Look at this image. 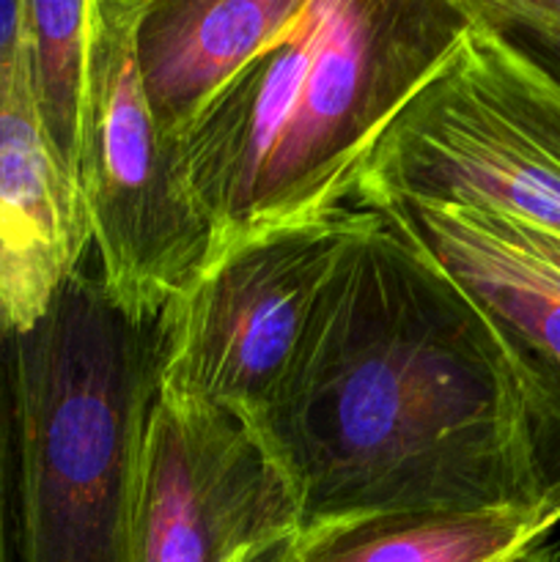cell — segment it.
<instances>
[{
    "label": "cell",
    "mask_w": 560,
    "mask_h": 562,
    "mask_svg": "<svg viewBox=\"0 0 560 562\" xmlns=\"http://www.w3.org/2000/svg\"><path fill=\"white\" fill-rule=\"evenodd\" d=\"M305 0H146L135 55L159 132L179 140L242 69L278 44Z\"/></svg>",
    "instance_id": "9"
},
{
    "label": "cell",
    "mask_w": 560,
    "mask_h": 562,
    "mask_svg": "<svg viewBox=\"0 0 560 562\" xmlns=\"http://www.w3.org/2000/svg\"><path fill=\"white\" fill-rule=\"evenodd\" d=\"M497 3L511 14L560 27V0H497Z\"/></svg>",
    "instance_id": "16"
},
{
    "label": "cell",
    "mask_w": 560,
    "mask_h": 562,
    "mask_svg": "<svg viewBox=\"0 0 560 562\" xmlns=\"http://www.w3.org/2000/svg\"><path fill=\"white\" fill-rule=\"evenodd\" d=\"M91 250L77 181L38 126L25 77L0 91V346L42 322Z\"/></svg>",
    "instance_id": "8"
},
{
    "label": "cell",
    "mask_w": 560,
    "mask_h": 562,
    "mask_svg": "<svg viewBox=\"0 0 560 562\" xmlns=\"http://www.w3.org/2000/svg\"><path fill=\"white\" fill-rule=\"evenodd\" d=\"M91 9L93 0H25L27 88L33 113L71 179L77 176L86 108Z\"/></svg>",
    "instance_id": "12"
},
{
    "label": "cell",
    "mask_w": 560,
    "mask_h": 562,
    "mask_svg": "<svg viewBox=\"0 0 560 562\" xmlns=\"http://www.w3.org/2000/svg\"><path fill=\"white\" fill-rule=\"evenodd\" d=\"M250 428L294 492L300 530L549 492L508 346L395 212H377L338 258Z\"/></svg>",
    "instance_id": "1"
},
{
    "label": "cell",
    "mask_w": 560,
    "mask_h": 562,
    "mask_svg": "<svg viewBox=\"0 0 560 562\" xmlns=\"http://www.w3.org/2000/svg\"><path fill=\"white\" fill-rule=\"evenodd\" d=\"M475 14L492 22L497 31H503L527 58L541 66L549 77L560 86V27L547 22L527 20V16L511 14L497 0H470Z\"/></svg>",
    "instance_id": "13"
},
{
    "label": "cell",
    "mask_w": 560,
    "mask_h": 562,
    "mask_svg": "<svg viewBox=\"0 0 560 562\" xmlns=\"http://www.w3.org/2000/svg\"><path fill=\"white\" fill-rule=\"evenodd\" d=\"M481 302L519 373L538 467L560 488V296L461 228L443 206L390 209Z\"/></svg>",
    "instance_id": "10"
},
{
    "label": "cell",
    "mask_w": 560,
    "mask_h": 562,
    "mask_svg": "<svg viewBox=\"0 0 560 562\" xmlns=\"http://www.w3.org/2000/svg\"><path fill=\"white\" fill-rule=\"evenodd\" d=\"M516 562H560V547H552V543H541L533 552H527L525 558Z\"/></svg>",
    "instance_id": "17"
},
{
    "label": "cell",
    "mask_w": 560,
    "mask_h": 562,
    "mask_svg": "<svg viewBox=\"0 0 560 562\" xmlns=\"http://www.w3.org/2000/svg\"><path fill=\"white\" fill-rule=\"evenodd\" d=\"M467 25V0H305L294 27L173 143L181 184L212 228V263L351 206L384 132Z\"/></svg>",
    "instance_id": "2"
},
{
    "label": "cell",
    "mask_w": 560,
    "mask_h": 562,
    "mask_svg": "<svg viewBox=\"0 0 560 562\" xmlns=\"http://www.w3.org/2000/svg\"><path fill=\"white\" fill-rule=\"evenodd\" d=\"M467 9L459 47L384 132L351 206L486 209L560 236V86Z\"/></svg>",
    "instance_id": "4"
},
{
    "label": "cell",
    "mask_w": 560,
    "mask_h": 562,
    "mask_svg": "<svg viewBox=\"0 0 560 562\" xmlns=\"http://www.w3.org/2000/svg\"><path fill=\"white\" fill-rule=\"evenodd\" d=\"M373 220L371 209L346 206L220 256L157 318V401L250 426L283 382L335 263Z\"/></svg>",
    "instance_id": "6"
},
{
    "label": "cell",
    "mask_w": 560,
    "mask_h": 562,
    "mask_svg": "<svg viewBox=\"0 0 560 562\" xmlns=\"http://www.w3.org/2000/svg\"><path fill=\"white\" fill-rule=\"evenodd\" d=\"M27 77L25 0H0V91Z\"/></svg>",
    "instance_id": "15"
},
{
    "label": "cell",
    "mask_w": 560,
    "mask_h": 562,
    "mask_svg": "<svg viewBox=\"0 0 560 562\" xmlns=\"http://www.w3.org/2000/svg\"><path fill=\"white\" fill-rule=\"evenodd\" d=\"M88 263L42 322L0 346L16 562H132L159 327L121 313Z\"/></svg>",
    "instance_id": "3"
},
{
    "label": "cell",
    "mask_w": 560,
    "mask_h": 562,
    "mask_svg": "<svg viewBox=\"0 0 560 562\" xmlns=\"http://www.w3.org/2000/svg\"><path fill=\"white\" fill-rule=\"evenodd\" d=\"M300 525L283 470L242 417L154 401L132 562H258Z\"/></svg>",
    "instance_id": "7"
},
{
    "label": "cell",
    "mask_w": 560,
    "mask_h": 562,
    "mask_svg": "<svg viewBox=\"0 0 560 562\" xmlns=\"http://www.w3.org/2000/svg\"><path fill=\"white\" fill-rule=\"evenodd\" d=\"M560 525V488L514 508L417 510L296 530L258 562H516Z\"/></svg>",
    "instance_id": "11"
},
{
    "label": "cell",
    "mask_w": 560,
    "mask_h": 562,
    "mask_svg": "<svg viewBox=\"0 0 560 562\" xmlns=\"http://www.w3.org/2000/svg\"><path fill=\"white\" fill-rule=\"evenodd\" d=\"M146 0H93L77 190L104 294L135 322H157L212 263V228L159 132L137 75Z\"/></svg>",
    "instance_id": "5"
},
{
    "label": "cell",
    "mask_w": 560,
    "mask_h": 562,
    "mask_svg": "<svg viewBox=\"0 0 560 562\" xmlns=\"http://www.w3.org/2000/svg\"><path fill=\"white\" fill-rule=\"evenodd\" d=\"M0 562H16L14 547V428L9 382L0 351Z\"/></svg>",
    "instance_id": "14"
}]
</instances>
